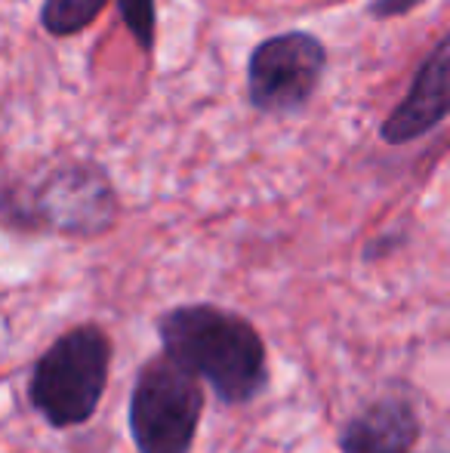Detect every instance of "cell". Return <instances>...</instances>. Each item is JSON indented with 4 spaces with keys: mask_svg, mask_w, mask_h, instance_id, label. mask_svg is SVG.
<instances>
[{
    "mask_svg": "<svg viewBox=\"0 0 450 453\" xmlns=\"http://www.w3.org/2000/svg\"><path fill=\"white\" fill-rule=\"evenodd\" d=\"M109 0H43L41 25L53 37H72L90 28Z\"/></svg>",
    "mask_w": 450,
    "mask_h": 453,
    "instance_id": "cell-8",
    "label": "cell"
},
{
    "mask_svg": "<svg viewBox=\"0 0 450 453\" xmlns=\"http://www.w3.org/2000/svg\"><path fill=\"white\" fill-rule=\"evenodd\" d=\"M204 417V388L164 355L136 373L126 426L139 453H188Z\"/></svg>",
    "mask_w": 450,
    "mask_h": 453,
    "instance_id": "cell-4",
    "label": "cell"
},
{
    "mask_svg": "<svg viewBox=\"0 0 450 453\" xmlns=\"http://www.w3.org/2000/svg\"><path fill=\"white\" fill-rule=\"evenodd\" d=\"M118 219V191L105 167L90 161L62 164L34 182L0 188V222L16 232H56L99 238Z\"/></svg>",
    "mask_w": 450,
    "mask_h": 453,
    "instance_id": "cell-2",
    "label": "cell"
},
{
    "mask_svg": "<svg viewBox=\"0 0 450 453\" xmlns=\"http://www.w3.org/2000/svg\"><path fill=\"white\" fill-rule=\"evenodd\" d=\"M164 358L204 380L225 407L253 404L269 388L271 370L263 334L238 311L188 303L157 318Z\"/></svg>",
    "mask_w": 450,
    "mask_h": 453,
    "instance_id": "cell-1",
    "label": "cell"
},
{
    "mask_svg": "<svg viewBox=\"0 0 450 453\" xmlns=\"http://www.w3.org/2000/svg\"><path fill=\"white\" fill-rule=\"evenodd\" d=\"M114 342L96 321L68 327L34 361L28 376V404L53 429H78L99 411L109 388Z\"/></svg>",
    "mask_w": 450,
    "mask_h": 453,
    "instance_id": "cell-3",
    "label": "cell"
},
{
    "mask_svg": "<svg viewBox=\"0 0 450 453\" xmlns=\"http://www.w3.org/2000/svg\"><path fill=\"white\" fill-rule=\"evenodd\" d=\"M450 41L441 37L435 43V50L429 53V59L420 65L414 84H410V93L392 108V114L385 118L383 130V142L389 145H408L414 139L432 133L435 127H441V120L447 118V72H450Z\"/></svg>",
    "mask_w": 450,
    "mask_h": 453,
    "instance_id": "cell-6",
    "label": "cell"
},
{
    "mask_svg": "<svg viewBox=\"0 0 450 453\" xmlns=\"http://www.w3.org/2000/svg\"><path fill=\"white\" fill-rule=\"evenodd\" d=\"M327 68V50L309 31L265 37L247 59V99L263 114H296L312 102Z\"/></svg>",
    "mask_w": 450,
    "mask_h": 453,
    "instance_id": "cell-5",
    "label": "cell"
},
{
    "mask_svg": "<svg viewBox=\"0 0 450 453\" xmlns=\"http://www.w3.org/2000/svg\"><path fill=\"white\" fill-rule=\"evenodd\" d=\"M118 10L139 50L151 53L155 47V0H118Z\"/></svg>",
    "mask_w": 450,
    "mask_h": 453,
    "instance_id": "cell-9",
    "label": "cell"
},
{
    "mask_svg": "<svg viewBox=\"0 0 450 453\" xmlns=\"http://www.w3.org/2000/svg\"><path fill=\"white\" fill-rule=\"evenodd\" d=\"M423 0H370L367 4V16L373 19H398V16H408L420 6Z\"/></svg>",
    "mask_w": 450,
    "mask_h": 453,
    "instance_id": "cell-10",
    "label": "cell"
},
{
    "mask_svg": "<svg viewBox=\"0 0 450 453\" xmlns=\"http://www.w3.org/2000/svg\"><path fill=\"white\" fill-rule=\"evenodd\" d=\"M423 438V417L416 404L401 395L370 401L346 419L339 432L342 453H416ZM445 453V450H435Z\"/></svg>",
    "mask_w": 450,
    "mask_h": 453,
    "instance_id": "cell-7",
    "label": "cell"
}]
</instances>
